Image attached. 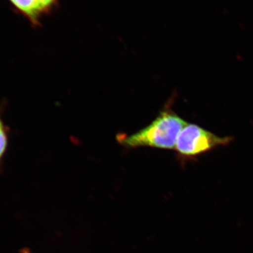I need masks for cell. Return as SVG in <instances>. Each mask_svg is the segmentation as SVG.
Segmentation results:
<instances>
[{
	"label": "cell",
	"instance_id": "6da1fadb",
	"mask_svg": "<svg viewBox=\"0 0 253 253\" xmlns=\"http://www.w3.org/2000/svg\"><path fill=\"white\" fill-rule=\"evenodd\" d=\"M171 99L149 126L130 135L118 134L117 140L129 149L140 147L174 149L178 136L187 121L173 111Z\"/></svg>",
	"mask_w": 253,
	"mask_h": 253
},
{
	"label": "cell",
	"instance_id": "8992f818",
	"mask_svg": "<svg viewBox=\"0 0 253 253\" xmlns=\"http://www.w3.org/2000/svg\"><path fill=\"white\" fill-rule=\"evenodd\" d=\"M23 253H30L29 251H27V250H24V251H23Z\"/></svg>",
	"mask_w": 253,
	"mask_h": 253
},
{
	"label": "cell",
	"instance_id": "5b68a950",
	"mask_svg": "<svg viewBox=\"0 0 253 253\" xmlns=\"http://www.w3.org/2000/svg\"><path fill=\"white\" fill-rule=\"evenodd\" d=\"M41 6L43 14L49 12L51 9L56 4L57 0H38Z\"/></svg>",
	"mask_w": 253,
	"mask_h": 253
},
{
	"label": "cell",
	"instance_id": "7a4b0ae2",
	"mask_svg": "<svg viewBox=\"0 0 253 253\" xmlns=\"http://www.w3.org/2000/svg\"><path fill=\"white\" fill-rule=\"evenodd\" d=\"M233 140L232 136H219L199 125L188 123L179 134L174 150L181 162L196 161L200 156L228 146Z\"/></svg>",
	"mask_w": 253,
	"mask_h": 253
},
{
	"label": "cell",
	"instance_id": "277c9868",
	"mask_svg": "<svg viewBox=\"0 0 253 253\" xmlns=\"http://www.w3.org/2000/svg\"><path fill=\"white\" fill-rule=\"evenodd\" d=\"M4 107V102L1 103L0 105V169L9 148L10 139V129L3 117Z\"/></svg>",
	"mask_w": 253,
	"mask_h": 253
},
{
	"label": "cell",
	"instance_id": "3957f363",
	"mask_svg": "<svg viewBox=\"0 0 253 253\" xmlns=\"http://www.w3.org/2000/svg\"><path fill=\"white\" fill-rule=\"evenodd\" d=\"M9 1L16 11L27 18L33 26H39L40 18L44 14L38 0H9Z\"/></svg>",
	"mask_w": 253,
	"mask_h": 253
}]
</instances>
